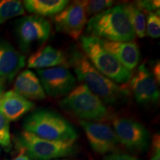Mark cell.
I'll list each match as a JSON object with an SVG mask.
<instances>
[{"instance_id": "cell-5", "label": "cell", "mask_w": 160, "mask_h": 160, "mask_svg": "<svg viewBox=\"0 0 160 160\" xmlns=\"http://www.w3.org/2000/svg\"><path fill=\"white\" fill-rule=\"evenodd\" d=\"M62 108L83 121H101L110 117V113L99 97L84 85L76 87L60 102Z\"/></svg>"}, {"instance_id": "cell-29", "label": "cell", "mask_w": 160, "mask_h": 160, "mask_svg": "<svg viewBox=\"0 0 160 160\" xmlns=\"http://www.w3.org/2000/svg\"><path fill=\"white\" fill-rule=\"evenodd\" d=\"M5 80L3 79H0V99L3 94L4 89H5Z\"/></svg>"}, {"instance_id": "cell-12", "label": "cell", "mask_w": 160, "mask_h": 160, "mask_svg": "<svg viewBox=\"0 0 160 160\" xmlns=\"http://www.w3.org/2000/svg\"><path fill=\"white\" fill-rule=\"evenodd\" d=\"M131 87L135 99L141 105L157 104L159 100V91L157 82L151 72L142 64L132 78Z\"/></svg>"}, {"instance_id": "cell-13", "label": "cell", "mask_w": 160, "mask_h": 160, "mask_svg": "<svg viewBox=\"0 0 160 160\" xmlns=\"http://www.w3.org/2000/svg\"><path fill=\"white\" fill-rule=\"evenodd\" d=\"M25 65V56L8 42L0 39V79L11 82Z\"/></svg>"}, {"instance_id": "cell-28", "label": "cell", "mask_w": 160, "mask_h": 160, "mask_svg": "<svg viewBox=\"0 0 160 160\" xmlns=\"http://www.w3.org/2000/svg\"><path fill=\"white\" fill-rule=\"evenodd\" d=\"M12 160H31V159H30V158L25 154V152L22 151V153H20V154L18 155L17 157L14 158V159Z\"/></svg>"}, {"instance_id": "cell-17", "label": "cell", "mask_w": 160, "mask_h": 160, "mask_svg": "<svg viewBox=\"0 0 160 160\" xmlns=\"http://www.w3.org/2000/svg\"><path fill=\"white\" fill-rule=\"evenodd\" d=\"M13 91L28 100H43L46 97L39 79L30 70H25L18 75Z\"/></svg>"}, {"instance_id": "cell-18", "label": "cell", "mask_w": 160, "mask_h": 160, "mask_svg": "<svg viewBox=\"0 0 160 160\" xmlns=\"http://www.w3.org/2000/svg\"><path fill=\"white\" fill-rule=\"evenodd\" d=\"M67 0H25L24 8L38 17H51L57 15L68 5Z\"/></svg>"}, {"instance_id": "cell-2", "label": "cell", "mask_w": 160, "mask_h": 160, "mask_svg": "<svg viewBox=\"0 0 160 160\" xmlns=\"http://www.w3.org/2000/svg\"><path fill=\"white\" fill-rule=\"evenodd\" d=\"M86 32L88 36L111 42H131L136 38L122 5L110 8L91 18Z\"/></svg>"}, {"instance_id": "cell-16", "label": "cell", "mask_w": 160, "mask_h": 160, "mask_svg": "<svg viewBox=\"0 0 160 160\" xmlns=\"http://www.w3.org/2000/svg\"><path fill=\"white\" fill-rule=\"evenodd\" d=\"M68 65V59L63 52L50 45L32 53L28 60V67L39 70Z\"/></svg>"}, {"instance_id": "cell-30", "label": "cell", "mask_w": 160, "mask_h": 160, "mask_svg": "<svg viewBox=\"0 0 160 160\" xmlns=\"http://www.w3.org/2000/svg\"><path fill=\"white\" fill-rule=\"evenodd\" d=\"M4 151H8V150L5 149L4 148L2 147V146H0V160H1V158H2V157Z\"/></svg>"}, {"instance_id": "cell-10", "label": "cell", "mask_w": 160, "mask_h": 160, "mask_svg": "<svg viewBox=\"0 0 160 160\" xmlns=\"http://www.w3.org/2000/svg\"><path fill=\"white\" fill-rule=\"evenodd\" d=\"M56 29L74 39L80 37L86 24V13L82 1L67 5L53 17Z\"/></svg>"}, {"instance_id": "cell-27", "label": "cell", "mask_w": 160, "mask_h": 160, "mask_svg": "<svg viewBox=\"0 0 160 160\" xmlns=\"http://www.w3.org/2000/svg\"><path fill=\"white\" fill-rule=\"evenodd\" d=\"M160 67H159V62H158L155 64V65L153 67V72H152V75L153 76L154 79L156 80V82H158V83H159V80H160Z\"/></svg>"}, {"instance_id": "cell-31", "label": "cell", "mask_w": 160, "mask_h": 160, "mask_svg": "<svg viewBox=\"0 0 160 160\" xmlns=\"http://www.w3.org/2000/svg\"><path fill=\"white\" fill-rule=\"evenodd\" d=\"M55 160H68V159H55Z\"/></svg>"}, {"instance_id": "cell-24", "label": "cell", "mask_w": 160, "mask_h": 160, "mask_svg": "<svg viewBox=\"0 0 160 160\" xmlns=\"http://www.w3.org/2000/svg\"><path fill=\"white\" fill-rule=\"evenodd\" d=\"M136 6L141 10L145 13H151V12H157L159 11L160 2L158 1H151V0H144V1H137L134 3Z\"/></svg>"}, {"instance_id": "cell-15", "label": "cell", "mask_w": 160, "mask_h": 160, "mask_svg": "<svg viewBox=\"0 0 160 160\" xmlns=\"http://www.w3.org/2000/svg\"><path fill=\"white\" fill-rule=\"evenodd\" d=\"M105 49L113 54L126 69L131 71L137 68L140 59V51L137 44L131 42H111L102 40Z\"/></svg>"}, {"instance_id": "cell-3", "label": "cell", "mask_w": 160, "mask_h": 160, "mask_svg": "<svg viewBox=\"0 0 160 160\" xmlns=\"http://www.w3.org/2000/svg\"><path fill=\"white\" fill-rule=\"evenodd\" d=\"M24 131L52 141H76L78 133L68 120L54 111L39 108L30 113L23 122Z\"/></svg>"}, {"instance_id": "cell-9", "label": "cell", "mask_w": 160, "mask_h": 160, "mask_svg": "<svg viewBox=\"0 0 160 160\" xmlns=\"http://www.w3.org/2000/svg\"><path fill=\"white\" fill-rule=\"evenodd\" d=\"M45 93L53 97L68 94L74 88L76 79L64 66L39 69L37 71Z\"/></svg>"}, {"instance_id": "cell-26", "label": "cell", "mask_w": 160, "mask_h": 160, "mask_svg": "<svg viewBox=\"0 0 160 160\" xmlns=\"http://www.w3.org/2000/svg\"><path fill=\"white\" fill-rule=\"evenodd\" d=\"M104 160H139L133 156L122 153H112L105 156Z\"/></svg>"}, {"instance_id": "cell-20", "label": "cell", "mask_w": 160, "mask_h": 160, "mask_svg": "<svg viewBox=\"0 0 160 160\" xmlns=\"http://www.w3.org/2000/svg\"><path fill=\"white\" fill-rule=\"evenodd\" d=\"M25 14L22 3L17 0L0 1V24L16 17Z\"/></svg>"}, {"instance_id": "cell-11", "label": "cell", "mask_w": 160, "mask_h": 160, "mask_svg": "<svg viewBox=\"0 0 160 160\" xmlns=\"http://www.w3.org/2000/svg\"><path fill=\"white\" fill-rule=\"evenodd\" d=\"M91 148L96 153L105 154L114 152L119 142L113 129L104 123L80 121Z\"/></svg>"}, {"instance_id": "cell-4", "label": "cell", "mask_w": 160, "mask_h": 160, "mask_svg": "<svg viewBox=\"0 0 160 160\" xmlns=\"http://www.w3.org/2000/svg\"><path fill=\"white\" fill-rule=\"evenodd\" d=\"M80 39L85 56L100 73L115 83H127L131 80L132 72L105 48L101 39L88 35L82 36Z\"/></svg>"}, {"instance_id": "cell-25", "label": "cell", "mask_w": 160, "mask_h": 160, "mask_svg": "<svg viewBox=\"0 0 160 160\" xmlns=\"http://www.w3.org/2000/svg\"><path fill=\"white\" fill-rule=\"evenodd\" d=\"M153 152L150 160H160V138L159 134H155L152 139Z\"/></svg>"}, {"instance_id": "cell-22", "label": "cell", "mask_w": 160, "mask_h": 160, "mask_svg": "<svg viewBox=\"0 0 160 160\" xmlns=\"http://www.w3.org/2000/svg\"><path fill=\"white\" fill-rule=\"evenodd\" d=\"M146 31L150 37L157 39L160 36V16L159 11L148 13Z\"/></svg>"}, {"instance_id": "cell-21", "label": "cell", "mask_w": 160, "mask_h": 160, "mask_svg": "<svg viewBox=\"0 0 160 160\" xmlns=\"http://www.w3.org/2000/svg\"><path fill=\"white\" fill-rule=\"evenodd\" d=\"M113 2L110 0H95V1H82L85 13L87 15H96L100 12L110 8Z\"/></svg>"}, {"instance_id": "cell-7", "label": "cell", "mask_w": 160, "mask_h": 160, "mask_svg": "<svg viewBox=\"0 0 160 160\" xmlns=\"http://www.w3.org/2000/svg\"><path fill=\"white\" fill-rule=\"evenodd\" d=\"M51 31V25L45 18L38 16H25L17 21L15 35L19 48L28 53L33 45H42L47 41Z\"/></svg>"}, {"instance_id": "cell-8", "label": "cell", "mask_w": 160, "mask_h": 160, "mask_svg": "<svg viewBox=\"0 0 160 160\" xmlns=\"http://www.w3.org/2000/svg\"><path fill=\"white\" fill-rule=\"evenodd\" d=\"M113 125L119 143L128 150L142 152L148 149L149 134L142 124L128 118H117Z\"/></svg>"}, {"instance_id": "cell-1", "label": "cell", "mask_w": 160, "mask_h": 160, "mask_svg": "<svg viewBox=\"0 0 160 160\" xmlns=\"http://www.w3.org/2000/svg\"><path fill=\"white\" fill-rule=\"evenodd\" d=\"M68 62L73 68L78 79L104 102L113 105L128 94V91L100 73L87 57L76 48L70 53Z\"/></svg>"}, {"instance_id": "cell-23", "label": "cell", "mask_w": 160, "mask_h": 160, "mask_svg": "<svg viewBox=\"0 0 160 160\" xmlns=\"http://www.w3.org/2000/svg\"><path fill=\"white\" fill-rule=\"evenodd\" d=\"M0 146L9 150L11 147L10 122L0 112Z\"/></svg>"}, {"instance_id": "cell-6", "label": "cell", "mask_w": 160, "mask_h": 160, "mask_svg": "<svg viewBox=\"0 0 160 160\" xmlns=\"http://www.w3.org/2000/svg\"><path fill=\"white\" fill-rule=\"evenodd\" d=\"M22 151L33 160H51L74 153L77 148L75 141H52L42 139L23 131L17 139Z\"/></svg>"}, {"instance_id": "cell-14", "label": "cell", "mask_w": 160, "mask_h": 160, "mask_svg": "<svg viewBox=\"0 0 160 160\" xmlns=\"http://www.w3.org/2000/svg\"><path fill=\"white\" fill-rule=\"evenodd\" d=\"M34 108V104L13 90L4 93L0 99V112L9 122L17 121Z\"/></svg>"}, {"instance_id": "cell-19", "label": "cell", "mask_w": 160, "mask_h": 160, "mask_svg": "<svg viewBox=\"0 0 160 160\" xmlns=\"http://www.w3.org/2000/svg\"><path fill=\"white\" fill-rule=\"evenodd\" d=\"M127 13L136 36L139 38L145 37L146 34V21L145 13L136 6L134 3L122 4Z\"/></svg>"}]
</instances>
